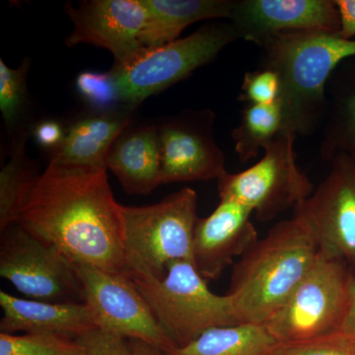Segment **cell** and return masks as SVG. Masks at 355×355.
Instances as JSON below:
<instances>
[{
	"label": "cell",
	"mask_w": 355,
	"mask_h": 355,
	"mask_svg": "<svg viewBox=\"0 0 355 355\" xmlns=\"http://www.w3.org/2000/svg\"><path fill=\"white\" fill-rule=\"evenodd\" d=\"M240 38L232 23L207 25L190 36L146 50L132 62L114 67L121 104L132 110L150 96L190 76Z\"/></svg>",
	"instance_id": "8992f818"
},
{
	"label": "cell",
	"mask_w": 355,
	"mask_h": 355,
	"mask_svg": "<svg viewBox=\"0 0 355 355\" xmlns=\"http://www.w3.org/2000/svg\"><path fill=\"white\" fill-rule=\"evenodd\" d=\"M295 139L291 132H280L258 163L236 174L224 172L217 179L219 198L249 207L263 222L304 202L315 189L296 163Z\"/></svg>",
	"instance_id": "ba28073f"
},
{
	"label": "cell",
	"mask_w": 355,
	"mask_h": 355,
	"mask_svg": "<svg viewBox=\"0 0 355 355\" xmlns=\"http://www.w3.org/2000/svg\"><path fill=\"white\" fill-rule=\"evenodd\" d=\"M27 133L18 135L10 159L0 172V231L17 223L21 210L40 174L36 162L26 153Z\"/></svg>",
	"instance_id": "7402d4cb"
},
{
	"label": "cell",
	"mask_w": 355,
	"mask_h": 355,
	"mask_svg": "<svg viewBox=\"0 0 355 355\" xmlns=\"http://www.w3.org/2000/svg\"><path fill=\"white\" fill-rule=\"evenodd\" d=\"M132 110L116 109L85 114L67 128L62 146L51 154L49 164L107 169L110 150L132 125Z\"/></svg>",
	"instance_id": "e0dca14e"
},
{
	"label": "cell",
	"mask_w": 355,
	"mask_h": 355,
	"mask_svg": "<svg viewBox=\"0 0 355 355\" xmlns=\"http://www.w3.org/2000/svg\"><path fill=\"white\" fill-rule=\"evenodd\" d=\"M135 355H165L163 352L140 340H130Z\"/></svg>",
	"instance_id": "d6a6232c"
},
{
	"label": "cell",
	"mask_w": 355,
	"mask_h": 355,
	"mask_svg": "<svg viewBox=\"0 0 355 355\" xmlns=\"http://www.w3.org/2000/svg\"><path fill=\"white\" fill-rule=\"evenodd\" d=\"M83 355H135L130 340L111 331L96 328L76 338Z\"/></svg>",
	"instance_id": "f1b7e54d"
},
{
	"label": "cell",
	"mask_w": 355,
	"mask_h": 355,
	"mask_svg": "<svg viewBox=\"0 0 355 355\" xmlns=\"http://www.w3.org/2000/svg\"><path fill=\"white\" fill-rule=\"evenodd\" d=\"M198 196L190 188L146 207H125V275L162 279L177 261L193 263Z\"/></svg>",
	"instance_id": "277c9868"
},
{
	"label": "cell",
	"mask_w": 355,
	"mask_h": 355,
	"mask_svg": "<svg viewBox=\"0 0 355 355\" xmlns=\"http://www.w3.org/2000/svg\"><path fill=\"white\" fill-rule=\"evenodd\" d=\"M176 347H184L216 327L240 324L230 296L210 291L191 261H177L162 279H130Z\"/></svg>",
	"instance_id": "5b68a950"
},
{
	"label": "cell",
	"mask_w": 355,
	"mask_h": 355,
	"mask_svg": "<svg viewBox=\"0 0 355 355\" xmlns=\"http://www.w3.org/2000/svg\"><path fill=\"white\" fill-rule=\"evenodd\" d=\"M284 130L279 100L268 106L249 105L243 111L241 123L232 132L235 150L242 162L254 159Z\"/></svg>",
	"instance_id": "603a6c76"
},
{
	"label": "cell",
	"mask_w": 355,
	"mask_h": 355,
	"mask_svg": "<svg viewBox=\"0 0 355 355\" xmlns=\"http://www.w3.org/2000/svg\"><path fill=\"white\" fill-rule=\"evenodd\" d=\"M340 18L338 35L345 40L355 37V0H336Z\"/></svg>",
	"instance_id": "4dcf8cb0"
},
{
	"label": "cell",
	"mask_w": 355,
	"mask_h": 355,
	"mask_svg": "<svg viewBox=\"0 0 355 355\" xmlns=\"http://www.w3.org/2000/svg\"><path fill=\"white\" fill-rule=\"evenodd\" d=\"M1 333L48 334L76 338L98 328L85 303H53L17 298L0 291Z\"/></svg>",
	"instance_id": "2e32d148"
},
{
	"label": "cell",
	"mask_w": 355,
	"mask_h": 355,
	"mask_svg": "<svg viewBox=\"0 0 355 355\" xmlns=\"http://www.w3.org/2000/svg\"><path fill=\"white\" fill-rule=\"evenodd\" d=\"M76 87L77 92L96 111H111L121 104L116 81L110 71L81 72L76 77Z\"/></svg>",
	"instance_id": "484cf974"
},
{
	"label": "cell",
	"mask_w": 355,
	"mask_h": 355,
	"mask_svg": "<svg viewBox=\"0 0 355 355\" xmlns=\"http://www.w3.org/2000/svg\"><path fill=\"white\" fill-rule=\"evenodd\" d=\"M345 60L327 86L326 118L321 155L331 161L340 153L355 157V60Z\"/></svg>",
	"instance_id": "ffe728a7"
},
{
	"label": "cell",
	"mask_w": 355,
	"mask_h": 355,
	"mask_svg": "<svg viewBox=\"0 0 355 355\" xmlns=\"http://www.w3.org/2000/svg\"><path fill=\"white\" fill-rule=\"evenodd\" d=\"M260 46L265 51L263 69L279 77L282 132L312 135L324 125L331 76L345 60L355 58V40L331 33L286 32Z\"/></svg>",
	"instance_id": "3957f363"
},
{
	"label": "cell",
	"mask_w": 355,
	"mask_h": 355,
	"mask_svg": "<svg viewBox=\"0 0 355 355\" xmlns=\"http://www.w3.org/2000/svg\"><path fill=\"white\" fill-rule=\"evenodd\" d=\"M148 18L142 44L146 50L171 43L198 21L230 19L234 1L229 0H142Z\"/></svg>",
	"instance_id": "d6986e66"
},
{
	"label": "cell",
	"mask_w": 355,
	"mask_h": 355,
	"mask_svg": "<svg viewBox=\"0 0 355 355\" xmlns=\"http://www.w3.org/2000/svg\"><path fill=\"white\" fill-rule=\"evenodd\" d=\"M320 250L309 222L298 210L258 240L234 263L230 296L240 324L265 327L316 263Z\"/></svg>",
	"instance_id": "7a4b0ae2"
},
{
	"label": "cell",
	"mask_w": 355,
	"mask_h": 355,
	"mask_svg": "<svg viewBox=\"0 0 355 355\" xmlns=\"http://www.w3.org/2000/svg\"><path fill=\"white\" fill-rule=\"evenodd\" d=\"M231 23L240 38L261 46L280 33L314 31L338 34L340 18L331 0L234 1Z\"/></svg>",
	"instance_id": "5bb4252c"
},
{
	"label": "cell",
	"mask_w": 355,
	"mask_h": 355,
	"mask_svg": "<svg viewBox=\"0 0 355 355\" xmlns=\"http://www.w3.org/2000/svg\"><path fill=\"white\" fill-rule=\"evenodd\" d=\"M275 355H355V336L338 331L309 342L279 345Z\"/></svg>",
	"instance_id": "4316f807"
},
{
	"label": "cell",
	"mask_w": 355,
	"mask_h": 355,
	"mask_svg": "<svg viewBox=\"0 0 355 355\" xmlns=\"http://www.w3.org/2000/svg\"><path fill=\"white\" fill-rule=\"evenodd\" d=\"M340 333L355 336V275L352 273L349 279V303L347 313L340 328Z\"/></svg>",
	"instance_id": "1f68e13d"
},
{
	"label": "cell",
	"mask_w": 355,
	"mask_h": 355,
	"mask_svg": "<svg viewBox=\"0 0 355 355\" xmlns=\"http://www.w3.org/2000/svg\"><path fill=\"white\" fill-rule=\"evenodd\" d=\"M253 210L230 198H220L218 207L198 219L193 241V265L205 280L220 277L234 259L258 241L251 220Z\"/></svg>",
	"instance_id": "9a60e30c"
},
{
	"label": "cell",
	"mask_w": 355,
	"mask_h": 355,
	"mask_svg": "<svg viewBox=\"0 0 355 355\" xmlns=\"http://www.w3.org/2000/svg\"><path fill=\"white\" fill-rule=\"evenodd\" d=\"M29 69V60H23L17 69H11L0 60V111L10 130L18 127L27 107Z\"/></svg>",
	"instance_id": "d4e9b609"
},
{
	"label": "cell",
	"mask_w": 355,
	"mask_h": 355,
	"mask_svg": "<svg viewBox=\"0 0 355 355\" xmlns=\"http://www.w3.org/2000/svg\"><path fill=\"white\" fill-rule=\"evenodd\" d=\"M352 272L342 261L320 253L316 263L265 328L280 343L309 342L342 328Z\"/></svg>",
	"instance_id": "52a82bcc"
},
{
	"label": "cell",
	"mask_w": 355,
	"mask_h": 355,
	"mask_svg": "<svg viewBox=\"0 0 355 355\" xmlns=\"http://www.w3.org/2000/svg\"><path fill=\"white\" fill-rule=\"evenodd\" d=\"M106 167L116 175L128 195L153 193L162 184L156 125L128 127L112 146Z\"/></svg>",
	"instance_id": "ac0fdd59"
},
{
	"label": "cell",
	"mask_w": 355,
	"mask_h": 355,
	"mask_svg": "<svg viewBox=\"0 0 355 355\" xmlns=\"http://www.w3.org/2000/svg\"><path fill=\"white\" fill-rule=\"evenodd\" d=\"M76 338L48 334L0 333V355H83Z\"/></svg>",
	"instance_id": "cb8c5ba5"
},
{
	"label": "cell",
	"mask_w": 355,
	"mask_h": 355,
	"mask_svg": "<svg viewBox=\"0 0 355 355\" xmlns=\"http://www.w3.org/2000/svg\"><path fill=\"white\" fill-rule=\"evenodd\" d=\"M280 343L263 326L238 324L216 327L203 333L197 340L173 347L165 355H275Z\"/></svg>",
	"instance_id": "44dd1931"
},
{
	"label": "cell",
	"mask_w": 355,
	"mask_h": 355,
	"mask_svg": "<svg viewBox=\"0 0 355 355\" xmlns=\"http://www.w3.org/2000/svg\"><path fill=\"white\" fill-rule=\"evenodd\" d=\"M67 132V130L58 121L44 120L35 125L33 135L40 146L51 151L53 154L64 144Z\"/></svg>",
	"instance_id": "f546056e"
},
{
	"label": "cell",
	"mask_w": 355,
	"mask_h": 355,
	"mask_svg": "<svg viewBox=\"0 0 355 355\" xmlns=\"http://www.w3.org/2000/svg\"><path fill=\"white\" fill-rule=\"evenodd\" d=\"M76 266L83 303L92 312L98 328L140 340L163 352L176 347L130 277L94 266Z\"/></svg>",
	"instance_id": "30bf717a"
},
{
	"label": "cell",
	"mask_w": 355,
	"mask_h": 355,
	"mask_svg": "<svg viewBox=\"0 0 355 355\" xmlns=\"http://www.w3.org/2000/svg\"><path fill=\"white\" fill-rule=\"evenodd\" d=\"M0 275L34 300L83 303V288L76 263L55 247L9 226L0 239Z\"/></svg>",
	"instance_id": "9c48e42d"
},
{
	"label": "cell",
	"mask_w": 355,
	"mask_h": 355,
	"mask_svg": "<svg viewBox=\"0 0 355 355\" xmlns=\"http://www.w3.org/2000/svg\"><path fill=\"white\" fill-rule=\"evenodd\" d=\"M64 11L73 25L67 46L106 49L113 55L114 67H125L146 51L142 35L148 11L142 0H85L77 7L67 2Z\"/></svg>",
	"instance_id": "4fadbf2b"
},
{
	"label": "cell",
	"mask_w": 355,
	"mask_h": 355,
	"mask_svg": "<svg viewBox=\"0 0 355 355\" xmlns=\"http://www.w3.org/2000/svg\"><path fill=\"white\" fill-rule=\"evenodd\" d=\"M216 114L184 111L156 125L162 184L209 181L226 172L225 156L214 137Z\"/></svg>",
	"instance_id": "7c38bea8"
},
{
	"label": "cell",
	"mask_w": 355,
	"mask_h": 355,
	"mask_svg": "<svg viewBox=\"0 0 355 355\" xmlns=\"http://www.w3.org/2000/svg\"><path fill=\"white\" fill-rule=\"evenodd\" d=\"M330 171L296 210L314 231L320 253L342 261L355 275V157L340 153Z\"/></svg>",
	"instance_id": "8fae6325"
},
{
	"label": "cell",
	"mask_w": 355,
	"mask_h": 355,
	"mask_svg": "<svg viewBox=\"0 0 355 355\" xmlns=\"http://www.w3.org/2000/svg\"><path fill=\"white\" fill-rule=\"evenodd\" d=\"M17 223L76 265L125 275L123 205L107 169L48 164Z\"/></svg>",
	"instance_id": "6da1fadb"
},
{
	"label": "cell",
	"mask_w": 355,
	"mask_h": 355,
	"mask_svg": "<svg viewBox=\"0 0 355 355\" xmlns=\"http://www.w3.org/2000/svg\"><path fill=\"white\" fill-rule=\"evenodd\" d=\"M279 93V76L272 70L261 67L245 76L240 100L249 103V105L268 106L277 102Z\"/></svg>",
	"instance_id": "83f0119b"
}]
</instances>
